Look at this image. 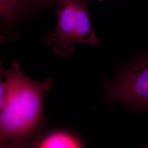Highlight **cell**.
Returning <instances> with one entry per match:
<instances>
[{"label": "cell", "instance_id": "cell-8", "mask_svg": "<svg viewBox=\"0 0 148 148\" xmlns=\"http://www.w3.org/2000/svg\"><path fill=\"white\" fill-rule=\"evenodd\" d=\"M142 148H148V145H143Z\"/></svg>", "mask_w": 148, "mask_h": 148}, {"label": "cell", "instance_id": "cell-1", "mask_svg": "<svg viewBox=\"0 0 148 148\" xmlns=\"http://www.w3.org/2000/svg\"><path fill=\"white\" fill-rule=\"evenodd\" d=\"M0 141L23 140L36 130L42 116L44 97L53 81H35L14 61L11 69L1 68Z\"/></svg>", "mask_w": 148, "mask_h": 148}, {"label": "cell", "instance_id": "cell-6", "mask_svg": "<svg viewBox=\"0 0 148 148\" xmlns=\"http://www.w3.org/2000/svg\"><path fill=\"white\" fill-rule=\"evenodd\" d=\"M59 0H30L29 11L36 12L46 8L54 3H57Z\"/></svg>", "mask_w": 148, "mask_h": 148}, {"label": "cell", "instance_id": "cell-7", "mask_svg": "<svg viewBox=\"0 0 148 148\" xmlns=\"http://www.w3.org/2000/svg\"><path fill=\"white\" fill-rule=\"evenodd\" d=\"M30 143L25 139L23 140H10L0 142V148H23L26 147Z\"/></svg>", "mask_w": 148, "mask_h": 148}, {"label": "cell", "instance_id": "cell-4", "mask_svg": "<svg viewBox=\"0 0 148 148\" xmlns=\"http://www.w3.org/2000/svg\"><path fill=\"white\" fill-rule=\"evenodd\" d=\"M30 0H0L1 24L12 25L29 12Z\"/></svg>", "mask_w": 148, "mask_h": 148}, {"label": "cell", "instance_id": "cell-9", "mask_svg": "<svg viewBox=\"0 0 148 148\" xmlns=\"http://www.w3.org/2000/svg\"><path fill=\"white\" fill-rule=\"evenodd\" d=\"M32 148H34V145H33V147H32Z\"/></svg>", "mask_w": 148, "mask_h": 148}, {"label": "cell", "instance_id": "cell-2", "mask_svg": "<svg viewBox=\"0 0 148 148\" xmlns=\"http://www.w3.org/2000/svg\"><path fill=\"white\" fill-rule=\"evenodd\" d=\"M88 0H59L56 14L57 21L55 30L49 32L46 43L53 52L66 57L72 54L77 43L99 46L90 21Z\"/></svg>", "mask_w": 148, "mask_h": 148}, {"label": "cell", "instance_id": "cell-5", "mask_svg": "<svg viewBox=\"0 0 148 148\" xmlns=\"http://www.w3.org/2000/svg\"><path fill=\"white\" fill-rule=\"evenodd\" d=\"M34 148H81L79 143L71 136L64 132L53 133L33 144Z\"/></svg>", "mask_w": 148, "mask_h": 148}, {"label": "cell", "instance_id": "cell-3", "mask_svg": "<svg viewBox=\"0 0 148 148\" xmlns=\"http://www.w3.org/2000/svg\"><path fill=\"white\" fill-rule=\"evenodd\" d=\"M104 87L106 101L148 110V56L131 60Z\"/></svg>", "mask_w": 148, "mask_h": 148}]
</instances>
